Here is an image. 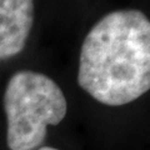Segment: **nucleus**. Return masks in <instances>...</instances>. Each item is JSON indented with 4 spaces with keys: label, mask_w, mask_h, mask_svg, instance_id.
Wrapping results in <instances>:
<instances>
[{
    "label": "nucleus",
    "mask_w": 150,
    "mask_h": 150,
    "mask_svg": "<svg viewBox=\"0 0 150 150\" xmlns=\"http://www.w3.org/2000/svg\"><path fill=\"white\" fill-rule=\"evenodd\" d=\"M78 83L104 105L120 106L150 89V21L143 11L104 15L83 41Z\"/></svg>",
    "instance_id": "nucleus-1"
},
{
    "label": "nucleus",
    "mask_w": 150,
    "mask_h": 150,
    "mask_svg": "<svg viewBox=\"0 0 150 150\" xmlns=\"http://www.w3.org/2000/svg\"><path fill=\"white\" fill-rule=\"evenodd\" d=\"M6 143L10 150H35L44 143L49 125L67 115L63 90L48 75L21 70L9 79L4 93Z\"/></svg>",
    "instance_id": "nucleus-2"
},
{
    "label": "nucleus",
    "mask_w": 150,
    "mask_h": 150,
    "mask_svg": "<svg viewBox=\"0 0 150 150\" xmlns=\"http://www.w3.org/2000/svg\"><path fill=\"white\" fill-rule=\"evenodd\" d=\"M34 24V0H0V60L24 50Z\"/></svg>",
    "instance_id": "nucleus-3"
},
{
    "label": "nucleus",
    "mask_w": 150,
    "mask_h": 150,
    "mask_svg": "<svg viewBox=\"0 0 150 150\" xmlns=\"http://www.w3.org/2000/svg\"><path fill=\"white\" fill-rule=\"evenodd\" d=\"M38 150H58V149H55V148H50V146H41V148H39Z\"/></svg>",
    "instance_id": "nucleus-4"
}]
</instances>
